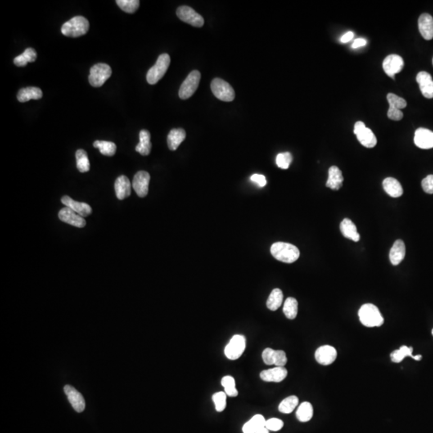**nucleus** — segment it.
I'll list each match as a JSON object with an SVG mask.
<instances>
[{
	"instance_id": "obj_19",
	"label": "nucleus",
	"mask_w": 433,
	"mask_h": 433,
	"mask_svg": "<svg viewBox=\"0 0 433 433\" xmlns=\"http://www.w3.org/2000/svg\"><path fill=\"white\" fill-rule=\"evenodd\" d=\"M419 31L423 38L426 40L433 39V18L432 15L424 13L418 20Z\"/></svg>"
},
{
	"instance_id": "obj_28",
	"label": "nucleus",
	"mask_w": 433,
	"mask_h": 433,
	"mask_svg": "<svg viewBox=\"0 0 433 433\" xmlns=\"http://www.w3.org/2000/svg\"><path fill=\"white\" fill-rule=\"evenodd\" d=\"M139 137H140V142L136 146V151L141 154L142 156H148L152 150V143L150 141L151 135L149 131L143 129L140 132Z\"/></svg>"
},
{
	"instance_id": "obj_20",
	"label": "nucleus",
	"mask_w": 433,
	"mask_h": 433,
	"mask_svg": "<svg viewBox=\"0 0 433 433\" xmlns=\"http://www.w3.org/2000/svg\"><path fill=\"white\" fill-rule=\"evenodd\" d=\"M344 177L342 171L337 166H331L328 170V179L326 183L327 188L339 190L343 186Z\"/></svg>"
},
{
	"instance_id": "obj_42",
	"label": "nucleus",
	"mask_w": 433,
	"mask_h": 433,
	"mask_svg": "<svg viewBox=\"0 0 433 433\" xmlns=\"http://www.w3.org/2000/svg\"><path fill=\"white\" fill-rule=\"evenodd\" d=\"M226 394L225 392H219L213 395L212 399L215 408L218 412H223L226 407Z\"/></svg>"
},
{
	"instance_id": "obj_12",
	"label": "nucleus",
	"mask_w": 433,
	"mask_h": 433,
	"mask_svg": "<svg viewBox=\"0 0 433 433\" xmlns=\"http://www.w3.org/2000/svg\"><path fill=\"white\" fill-rule=\"evenodd\" d=\"M315 357L319 364L327 366L335 362L337 357V351L332 346H322L316 350Z\"/></svg>"
},
{
	"instance_id": "obj_24",
	"label": "nucleus",
	"mask_w": 433,
	"mask_h": 433,
	"mask_svg": "<svg viewBox=\"0 0 433 433\" xmlns=\"http://www.w3.org/2000/svg\"><path fill=\"white\" fill-rule=\"evenodd\" d=\"M340 231L346 238L350 239L355 242L359 241L360 239V235L357 232L356 226L354 224V222H352V221L348 218H345L342 221L340 224Z\"/></svg>"
},
{
	"instance_id": "obj_32",
	"label": "nucleus",
	"mask_w": 433,
	"mask_h": 433,
	"mask_svg": "<svg viewBox=\"0 0 433 433\" xmlns=\"http://www.w3.org/2000/svg\"><path fill=\"white\" fill-rule=\"evenodd\" d=\"M282 301H283V294L282 290L277 288L274 289L267 299V308L273 312L277 311L282 305Z\"/></svg>"
},
{
	"instance_id": "obj_29",
	"label": "nucleus",
	"mask_w": 433,
	"mask_h": 433,
	"mask_svg": "<svg viewBox=\"0 0 433 433\" xmlns=\"http://www.w3.org/2000/svg\"><path fill=\"white\" fill-rule=\"evenodd\" d=\"M266 421L262 415H255L243 425L242 432L243 433H256L259 429L266 427Z\"/></svg>"
},
{
	"instance_id": "obj_8",
	"label": "nucleus",
	"mask_w": 433,
	"mask_h": 433,
	"mask_svg": "<svg viewBox=\"0 0 433 433\" xmlns=\"http://www.w3.org/2000/svg\"><path fill=\"white\" fill-rule=\"evenodd\" d=\"M245 344H246V340L244 335H234L230 343L225 348L226 356L231 360H236L243 354L245 349Z\"/></svg>"
},
{
	"instance_id": "obj_49",
	"label": "nucleus",
	"mask_w": 433,
	"mask_h": 433,
	"mask_svg": "<svg viewBox=\"0 0 433 433\" xmlns=\"http://www.w3.org/2000/svg\"><path fill=\"white\" fill-rule=\"evenodd\" d=\"M367 44V40L364 39H357L354 41V43H352V48H358V47H363Z\"/></svg>"
},
{
	"instance_id": "obj_47",
	"label": "nucleus",
	"mask_w": 433,
	"mask_h": 433,
	"mask_svg": "<svg viewBox=\"0 0 433 433\" xmlns=\"http://www.w3.org/2000/svg\"><path fill=\"white\" fill-rule=\"evenodd\" d=\"M388 117H389V119L397 121V120H400L403 118V113L399 109L389 108V111H388Z\"/></svg>"
},
{
	"instance_id": "obj_15",
	"label": "nucleus",
	"mask_w": 433,
	"mask_h": 433,
	"mask_svg": "<svg viewBox=\"0 0 433 433\" xmlns=\"http://www.w3.org/2000/svg\"><path fill=\"white\" fill-rule=\"evenodd\" d=\"M414 142L416 146L423 150L433 148V132L427 128H420L415 132Z\"/></svg>"
},
{
	"instance_id": "obj_50",
	"label": "nucleus",
	"mask_w": 433,
	"mask_h": 433,
	"mask_svg": "<svg viewBox=\"0 0 433 433\" xmlns=\"http://www.w3.org/2000/svg\"><path fill=\"white\" fill-rule=\"evenodd\" d=\"M353 38H354V33L352 32H348L342 37L340 40H341L342 43H345L352 40Z\"/></svg>"
},
{
	"instance_id": "obj_4",
	"label": "nucleus",
	"mask_w": 433,
	"mask_h": 433,
	"mask_svg": "<svg viewBox=\"0 0 433 433\" xmlns=\"http://www.w3.org/2000/svg\"><path fill=\"white\" fill-rule=\"evenodd\" d=\"M169 64H170V56L166 53L161 54L158 57L155 65L148 71L146 76L148 83L150 84H155L157 83L166 73Z\"/></svg>"
},
{
	"instance_id": "obj_16",
	"label": "nucleus",
	"mask_w": 433,
	"mask_h": 433,
	"mask_svg": "<svg viewBox=\"0 0 433 433\" xmlns=\"http://www.w3.org/2000/svg\"><path fill=\"white\" fill-rule=\"evenodd\" d=\"M416 81L423 96L427 99L433 98V80L431 75L426 72H421L416 76Z\"/></svg>"
},
{
	"instance_id": "obj_26",
	"label": "nucleus",
	"mask_w": 433,
	"mask_h": 433,
	"mask_svg": "<svg viewBox=\"0 0 433 433\" xmlns=\"http://www.w3.org/2000/svg\"><path fill=\"white\" fill-rule=\"evenodd\" d=\"M43 97V92L37 87H27L19 90L17 94L18 101L24 103L30 100H39Z\"/></svg>"
},
{
	"instance_id": "obj_22",
	"label": "nucleus",
	"mask_w": 433,
	"mask_h": 433,
	"mask_svg": "<svg viewBox=\"0 0 433 433\" xmlns=\"http://www.w3.org/2000/svg\"><path fill=\"white\" fill-rule=\"evenodd\" d=\"M405 244L402 240H396L391 249L389 258L393 266H397L401 263L405 257Z\"/></svg>"
},
{
	"instance_id": "obj_40",
	"label": "nucleus",
	"mask_w": 433,
	"mask_h": 433,
	"mask_svg": "<svg viewBox=\"0 0 433 433\" xmlns=\"http://www.w3.org/2000/svg\"><path fill=\"white\" fill-rule=\"evenodd\" d=\"M387 100L389 103V108L401 110L407 106V102L404 99L393 93H389L387 96Z\"/></svg>"
},
{
	"instance_id": "obj_7",
	"label": "nucleus",
	"mask_w": 433,
	"mask_h": 433,
	"mask_svg": "<svg viewBox=\"0 0 433 433\" xmlns=\"http://www.w3.org/2000/svg\"><path fill=\"white\" fill-rule=\"evenodd\" d=\"M201 79V73L197 70L193 71L184 80L179 89V97L187 100L194 95L198 88Z\"/></svg>"
},
{
	"instance_id": "obj_14",
	"label": "nucleus",
	"mask_w": 433,
	"mask_h": 433,
	"mask_svg": "<svg viewBox=\"0 0 433 433\" xmlns=\"http://www.w3.org/2000/svg\"><path fill=\"white\" fill-rule=\"evenodd\" d=\"M64 393L76 412H82L85 408V401L81 393L70 385L64 387Z\"/></svg>"
},
{
	"instance_id": "obj_54",
	"label": "nucleus",
	"mask_w": 433,
	"mask_h": 433,
	"mask_svg": "<svg viewBox=\"0 0 433 433\" xmlns=\"http://www.w3.org/2000/svg\"></svg>"
},
{
	"instance_id": "obj_3",
	"label": "nucleus",
	"mask_w": 433,
	"mask_h": 433,
	"mask_svg": "<svg viewBox=\"0 0 433 433\" xmlns=\"http://www.w3.org/2000/svg\"><path fill=\"white\" fill-rule=\"evenodd\" d=\"M88 29L89 22L88 19L83 16H75L63 24L61 32L65 37L77 38L85 35Z\"/></svg>"
},
{
	"instance_id": "obj_9",
	"label": "nucleus",
	"mask_w": 433,
	"mask_h": 433,
	"mask_svg": "<svg viewBox=\"0 0 433 433\" xmlns=\"http://www.w3.org/2000/svg\"><path fill=\"white\" fill-rule=\"evenodd\" d=\"M177 15L182 21L197 28H201L205 24L202 16L190 6H179L177 10Z\"/></svg>"
},
{
	"instance_id": "obj_1",
	"label": "nucleus",
	"mask_w": 433,
	"mask_h": 433,
	"mask_svg": "<svg viewBox=\"0 0 433 433\" xmlns=\"http://www.w3.org/2000/svg\"><path fill=\"white\" fill-rule=\"evenodd\" d=\"M271 253L277 261L285 263H295L300 256V252L295 245L282 241L271 245Z\"/></svg>"
},
{
	"instance_id": "obj_36",
	"label": "nucleus",
	"mask_w": 433,
	"mask_h": 433,
	"mask_svg": "<svg viewBox=\"0 0 433 433\" xmlns=\"http://www.w3.org/2000/svg\"><path fill=\"white\" fill-rule=\"evenodd\" d=\"M77 167L80 173H86L90 169V162L88 154L83 150H78L76 153Z\"/></svg>"
},
{
	"instance_id": "obj_43",
	"label": "nucleus",
	"mask_w": 433,
	"mask_h": 433,
	"mask_svg": "<svg viewBox=\"0 0 433 433\" xmlns=\"http://www.w3.org/2000/svg\"><path fill=\"white\" fill-rule=\"evenodd\" d=\"M283 427V422L279 419L271 418L266 421V428L269 431H279Z\"/></svg>"
},
{
	"instance_id": "obj_38",
	"label": "nucleus",
	"mask_w": 433,
	"mask_h": 433,
	"mask_svg": "<svg viewBox=\"0 0 433 433\" xmlns=\"http://www.w3.org/2000/svg\"><path fill=\"white\" fill-rule=\"evenodd\" d=\"M222 385L225 389L226 395L231 397H236L238 392L235 387V380L232 376H226L222 378Z\"/></svg>"
},
{
	"instance_id": "obj_45",
	"label": "nucleus",
	"mask_w": 433,
	"mask_h": 433,
	"mask_svg": "<svg viewBox=\"0 0 433 433\" xmlns=\"http://www.w3.org/2000/svg\"><path fill=\"white\" fill-rule=\"evenodd\" d=\"M275 352L272 348H266L263 352V362L267 365L275 364Z\"/></svg>"
},
{
	"instance_id": "obj_17",
	"label": "nucleus",
	"mask_w": 433,
	"mask_h": 433,
	"mask_svg": "<svg viewBox=\"0 0 433 433\" xmlns=\"http://www.w3.org/2000/svg\"><path fill=\"white\" fill-rule=\"evenodd\" d=\"M287 370L284 367H276L271 369L264 370L260 373V377L266 382H282L287 376Z\"/></svg>"
},
{
	"instance_id": "obj_31",
	"label": "nucleus",
	"mask_w": 433,
	"mask_h": 433,
	"mask_svg": "<svg viewBox=\"0 0 433 433\" xmlns=\"http://www.w3.org/2000/svg\"><path fill=\"white\" fill-rule=\"evenodd\" d=\"M37 58V51L32 47H28L24 51V53L16 56L14 59V64L18 67H24L28 63H32L36 61Z\"/></svg>"
},
{
	"instance_id": "obj_13",
	"label": "nucleus",
	"mask_w": 433,
	"mask_h": 433,
	"mask_svg": "<svg viewBox=\"0 0 433 433\" xmlns=\"http://www.w3.org/2000/svg\"><path fill=\"white\" fill-rule=\"evenodd\" d=\"M59 218L63 222L78 228H83L86 226V221L84 218L69 207H64L60 209V211L59 212Z\"/></svg>"
},
{
	"instance_id": "obj_52",
	"label": "nucleus",
	"mask_w": 433,
	"mask_h": 433,
	"mask_svg": "<svg viewBox=\"0 0 433 433\" xmlns=\"http://www.w3.org/2000/svg\"><path fill=\"white\" fill-rule=\"evenodd\" d=\"M269 433V430L267 429V428L264 427L263 429H259L258 431H257L256 433Z\"/></svg>"
},
{
	"instance_id": "obj_18",
	"label": "nucleus",
	"mask_w": 433,
	"mask_h": 433,
	"mask_svg": "<svg viewBox=\"0 0 433 433\" xmlns=\"http://www.w3.org/2000/svg\"><path fill=\"white\" fill-rule=\"evenodd\" d=\"M61 201L64 205H66V207L73 209V211L76 212L77 214L81 216L83 218V217H88L92 214V208L87 203L75 201L69 196L63 197Z\"/></svg>"
},
{
	"instance_id": "obj_41",
	"label": "nucleus",
	"mask_w": 433,
	"mask_h": 433,
	"mask_svg": "<svg viewBox=\"0 0 433 433\" xmlns=\"http://www.w3.org/2000/svg\"><path fill=\"white\" fill-rule=\"evenodd\" d=\"M293 157L290 153H282L277 154L276 157V164L280 169H287L290 167V163L292 162Z\"/></svg>"
},
{
	"instance_id": "obj_33",
	"label": "nucleus",
	"mask_w": 433,
	"mask_h": 433,
	"mask_svg": "<svg viewBox=\"0 0 433 433\" xmlns=\"http://www.w3.org/2000/svg\"><path fill=\"white\" fill-rule=\"evenodd\" d=\"M296 416L300 422H308L311 421L313 416V407L312 403L309 402L302 403L297 410Z\"/></svg>"
},
{
	"instance_id": "obj_10",
	"label": "nucleus",
	"mask_w": 433,
	"mask_h": 433,
	"mask_svg": "<svg viewBox=\"0 0 433 433\" xmlns=\"http://www.w3.org/2000/svg\"><path fill=\"white\" fill-rule=\"evenodd\" d=\"M404 66L403 58L398 55H389L384 59L383 62V69L387 75L392 78H395L397 73H400Z\"/></svg>"
},
{
	"instance_id": "obj_44",
	"label": "nucleus",
	"mask_w": 433,
	"mask_h": 433,
	"mask_svg": "<svg viewBox=\"0 0 433 433\" xmlns=\"http://www.w3.org/2000/svg\"><path fill=\"white\" fill-rule=\"evenodd\" d=\"M287 363V358L285 352L277 350L275 352V365L277 367H284Z\"/></svg>"
},
{
	"instance_id": "obj_30",
	"label": "nucleus",
	"mask_w": 433,
	"mask_h": 433,
	"mask_svg": "<svg viewBox=\"0 0 433 433\" xmlns=\"http://www.w3.org/2000/svg\"><path fill=\"white\" fill-rule=\"evenodd\" d=\"M358 141L360 142L361 145L366 148H374L377 144V139L374 134L373 132L370 128H363V130L360 132H358L356 135Z\"/></svg>"
},
{
	"instance_id": "obj_2",
	"label": "nucleus",
	"mask_w": 433,
	"mask_h": 433,
	"mask_svg": "<svg viewBox=\"0 0 433 433\" xmlns=\"http://www.w3.org/2000/svg\"><path fill=\"white\" fill-rule=\"evenodd\" d=\"M358 317L361 323L367 327H375L384 324V317L380 310L371 303H367L361 307L358 311Z\"/></svg>"
},
{
	"instance_id": "obj_34",
	"label": "nucleus",
	"mask_w": 433,
	"mask_h": 433,
	"mask_svg": "<svg viewBox=\"0 0 433 433\" xmlns=\"http://www.w3.org/2000/svg\"><path fill=\"white\" fill-rule=\"evenodd\" d=\"M298 404H299V398L295 395H290L286 397V399H284L280 403L278 410L280 412L284 414H289L295 409Z\"/></svg>"
},
{
	"instance_id": "obj_21",
	"label": "nucleus",
	"mask_w": 433,
	"mask_h": 433,
	"mask_svg": "<svg viewBox=\"0 0 433 433\" xmlns=\"http://www.w3.org/2000/svg\"><path fill=\"white\" fill-rule=\"evenodd\" d=\"M115 192L119 200L127 198L131 195V182L126 176L118 177L115 182Z\"/></svg>"
},
{
	"instance_id": "obj_46",
	"label": "nucleus",
	"mask_w": 433,
	"mask_h": 433,
	"mask_svg": "<svg viewBox=\"0 0 433 433\" xmlns=\"http://www.w3.org/2000/svg\"><path fill=\"white\" fill-rule=\"evenodd\" d=\"M423 190L425 193L433 195V175H429L423 180L422 183Z\"/></svg>"
},
{
	"instance_id": "obj_6",
	"label": "nucleus",
	"mask_w": 433,
	"mask_h": 433,
	"mask_svg": "<svg viewBox=\"0 0 433 433\" xmlns=\"http://www.w3.org/2000/svg\"><path fill=\"white\" fill-rule=\"evenodd\" d=\"M212 92L220 101L231 102L235 98V90L230 83L220 78H215L211 82Z\"/></svg>"
},
{
	"instance_id": "obj_51",
	"label": "nucleus",
	"mask_w": 433,
	"mask_h": 433,
	"mask_svg": "<svg viewBox=\"0 0 433 433\" xmlns=\"http://www.w3.org/2000/svg\"><path fill=\"white\" fill-rule=\"evenodd\" d=\"M366 128L364 123L362 121H358L355 123L354 127V133L355 135L358 134V132H360L363 130V128Z\"/></svg>"
},
{
	"instance_id": "obj_11",
	"label": "nucleus",
	"mask_w": 433,
	"mask_h": 433,
	"mask_svg": "<svg viewBox=\"0 0 433 433\" xmlns=\"http://www.w3.org/2000/svg\"><path fill=\"white\" fill-rule=\"evenodd\" d=\"M150 182V173L146 171H139L136 173L132 181V187L140 197H145L149 193V185Z\"/></svg>"
},
{
	"instance_id": "obj_48",
	"label": "nucleus",
	"mask_w": 433,
	"mask_h": 433,
	"mask_svg": "<svg viewBox=\"0 0 433 433\" xmlns=\"http://www.w3.org/2000/svg\"><path fill=\"white\" fill-rule=\"evenodd\" d=\"M252 182L256 183L258 186L260 187H264L267 185V179L265 176L261 175V174H254L250 177Z\"/></svg>"
},
{
	"instance_id": "obj_35",
	"label": "nucleus",
	"mask_w": 433,
	"mask_h": 433,
	"mask_svg": "<svg viewBox=\"0 0 433 433\" xmlns=\"http://www.w3.org/2000/svg\"><path fill=\"white\" fill-rule=\"evenodd\" d=\"M298 301L295 298H287L284 303L283 312L286 318L295 319L298 315Z\"/></svg>"
},
{
	"instance_id": "obj_5",
	"label": "nucleus",
	"mask_w": 433,
	"mask_h": 433,
	"mask_svg": "<svg viewBox=\"0 0 433 433\" xmlns=\"http://www.w3.org/2000/svg\"><path fill=\"white\" fill-rule=\"evenodd\" d=\"M112 76V69L109 64L100 63L95 64L90 69L88 80L92 87L99 88Z\"/></svg>"
},
{
	"instance_id": "obj_27",
	"label": "nucleus",
	"mask_w": 433,
	"mask_h": 433,
	"mask_svg": "<svg viewBox=\"0 0 433 433\" xmlns=\"http://www.w3.org/2000/svg\"><path fill=\"white\" fill-rule=\"evenodd\" d=\"M413 352V348L412 347H407V346H401L399 350H395L390 354L391 359L393 363H401L402 361L406 358V357L410 356L414 358L415 360L420 361L422 358V355L419 354L414 356L412 354Z\"/></svg>"
},
{
	"instance_id": "obj_23",
	"label": "nucleus",
	"mask_w": 433,
	"mask_h": 433,
	"mask_svg": "<svg viewBox=\"0 0 433 433\" xmlns=\"http://www.w3.org/2000/svg\"><path fill=\"white\" fill-rule=\"evenodd\" d=\"M385 192L392 197H399L403 194V187L399 181L393 177H387L383 182Z\"/></svg>"
},
{
	"instance_id": "obj_53",
	"label": "nucleus",
	"mask_w": 433,
	"mask_h": 433,
	"mask_svg": "<svg viewBox=\"0 0 433 433\" xmlns=\"http://www.w3.org/2000/svg\"><path fill=\"white\" fill-rule=\"evenodd\" d=\"M432 335H433V330H432Z\"/></svg>"
},
{
	"instance_id": "obj_37",
	"label": "nucleus",
	"mask_w": 433,
	"mask_h": 433,
	"mask_svg": "<svg viewBox=\"0 0 433 433\" xmlns=\"http://www.w3.org/2000/svg\"><path fill=\"white\" fill-rule=\"evenodd\" d=\"M93 146L99 149L101 154L105 156L113 157L117 151V145L111 141H96L93 143Z\"/></svg>"
},
{
	"instance_id": "obj_39",
	"label": "nucleus",
	"mask_w": 433,
	"mask_h": 433,
	"mask_svg": "<svg viewBox=\"0 0 433 433\" xmlns=\"http://www.w3.org/2000/svg\"><path fill=\"white\" fill-rule=\"evenodd\" d=\"M122 11L126 13H134L140 6V1L138 0H118L116 1Z\"/></svg>"
},
{
	"instance_id": "obj_25",
	"label": "nucleus",
	"mask_w": 433,
	"mask_h": 433,
	"mask_svg": "<svg viewBox=\"0 0 433 433\" xmlns=\"http://www.w3.org/2000/svg\"><path fill=\"white\" fill-rule=\"evenodd\" d=\"M186 131L183 128H173L169 132L167 138L168 146L171 151H175L186 139Z\"/></svg>"
}]
</instances>
